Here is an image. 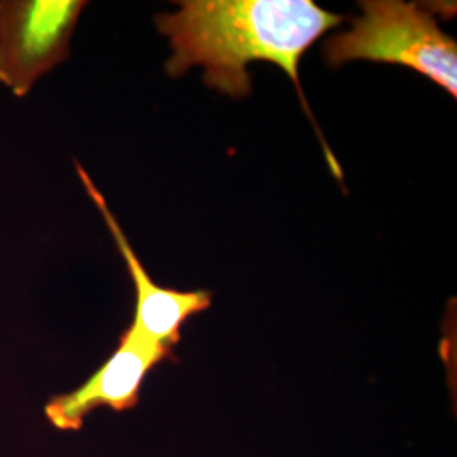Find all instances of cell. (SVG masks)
<instances>
[{
	"label": "cell",
	"instance_id": "1",
	"mask_svg": "<svg viewBox=\"0 0 457 457\" xmlns=\"http://www.w3.org/2000/svg\"><path fill=\"white\" fill-rule=\"evenodd\" d=\"M175 14L156 19L170 39L171 77L205 68V83L232 97L249 94L247 65L268 62L290 75L302 100L298 65L305 51L343 17L312 0H185Z\"/></svg>",
	"mask_w": 457,
	"mask_h": 457
},
{
	"label": "cell",
	"instance_id": "2",
	"mask_svg": "<svg viewBox=\"0 0 457 457\" xmlns=\"http://www.w3.org/2000/svg\"><path fill=\"white\" fill-rule=\"evenodd\" d=\"M361 7L362 16L353 28L327 41L330 65L370 60L409 66L456 97V41L441 31L434 17L400 0H370Z\"/></svg>",
	"mask_w": 457,
	"mask_h": 457
},
{
	"label": "cell",
	"instance_id": "3",
	"mask_svg": "<svg viewBox=\"0 0 457 457\" xmlns=\"http://www.w3.org/2000/svg\"><path fill=\"white\" fill-rule=\"evenodd\" d=\"M83 7L80 0H2L0 83L24 97L65 62Z\"/></svg>",
	"mask_w": 457,
	"mask_h": 457
},
{
	"label": "cell",
	"instance_id": "4",
	"mask_svg": "<svg viewBox=\"0 0 457 457\" xmlns=\"http://www.w3.org/2000/svg\"><path fill=\"white\" fill-rule=\"evenodd\" d=\"M170 356L171 351L128 327L111 358L82 386L49 400L45 409L49 422L58 430H80L85 417L98 407L134 409L147 373Z\"/></svg>",
	"mask_w": 457,
	"mask_h": 457
},
{
	"label": "cell",
	"instance_id": "5",
	"mask_svg": "<svg viewBox=\"0 0 457 457\" xmlns=\"http://www.w3.org/2000/svg\"><path fill=\"white\" fill-rule=\"evenodd\" d=\"M77 171L85 190L97 205L107 228L111 230L115 245L119 247V253L122 254L124 262L128 264V270L136 288V309H134V319L129 327L147 341L171 351L177 344L180 343L183 324L198 312L207 311L211 307L212 295L204 290L179 292V290L163 288L156 285L145 270L143 262H139L129 239L119 226L114 213L111 212L105 198L100 194L96 183L79 163H77Z\"/></svg>",
	"mask_w": 457,
	"mask_h": 457
}]
</instances>
